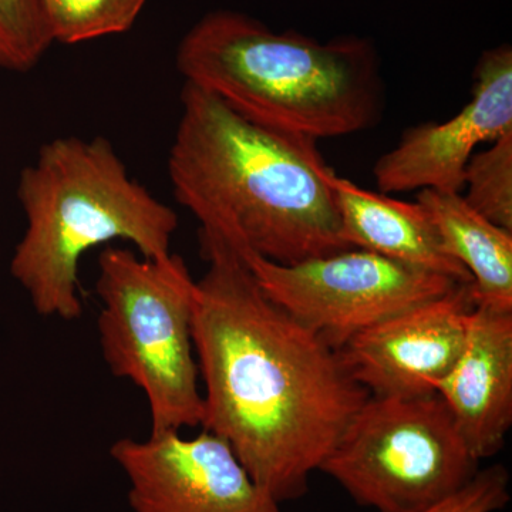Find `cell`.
<instances>
[{
	"instance_id": "obj_8",
	"label": "cell",
	"mask_w": 512,
	"mask_h": 512,
	"mask_svg": "<svg viewBox=\"0 0 512 512\" xmlns=\"http://www.w3.org/2000/svg\"><path fill=\"white\" fill-rule=\"evenodd\" d=\"M110 456L126 474L134 512H282L224 439L202 429L120 439Z\"/></svg>"
},
{
	"instance_id": "obj_14",
	"label": "cell",
	"mask_w": 512,
	"mask_h": 512,
	"mask_svg": "<svg viewBox=\"0 0 512 512\" xmlns=\"http://www.w3.org/2000/svg\"><path fill=\"white\" fill-rule=\"evenodd\" d=\"M53 43L80 45L133 28L147 0H39Z\"/></svg>"
},
{
	"instance_id": "obj_12",
	"label": "cell",
	"mask_w": 512,
	"mask_h": 512,
	"mask_svg": "<svg viewBox=\"0 0 512 512\" xmlns=\"http://www.w3.org/2000/svg\"><path fill=\"white\" fill-rule=\"evenodd\" d=\"M332 188L342 238L350 248L471 284L470 274L448 254L439 229L419 202L365 190L338 174L332 177Z\"/></svg>"
},
{
	"instance_id": "obj_11",
	"label": "cell",
	"mask_w": 512,
	"mask_h": 512,
	"mask_svg": "<svg viewBox=\"0 0 512 512\" xmlns=\"http://www.w3.org/2000/svg\"><path fill=\"white\" fill-rule=\"evenodd\" d=\"M436 393L478 461L503 450L512 424V311L474 306L463 352Z\"/></svg>"
},
{
	"instance_id": "obj_3",
	"label": "cell",
	"mask_w": 512,
	"mask_h": 512,
	"mask_svg": "<svg viewBox=\"0 0 512 512\" xmlns=\"http://www.w3.org/2000/svg\"><path fill=\"white\" fill-rule=\"evenodd\" d=\"M178 72L245 119L323 140L369 130L383 116L375 45L359 36L319 42L275 32L235 10H215L183 37Z\"/></svg>"
},
{
	"instance_id": "obj_16",
	"label": "cell",
	"mask_w": 512,
	"mask_h": 512,
	"mask_svg": "<svg viewBox=\"0 0 512 512\" xmlns=\"http://www.w3.org/2000/svg\"><path fill=\"white\" fill-rule=\"evenodd\" d=\"M52 45L39 0H0V69L29 72Z\"/></svg>"
},
{
	"instance_id": "obj_4",
	"label": "cell",
	"mask_w": 512,
	"mask_h": 512,
	"mask_svg": "<svg viewBox=\"0 0 512 512\" xmlns=\"http://www.w3.org/2000/svg\"><path fill=\"white\" fill-rule=\"evenodd\" d=\"M18 198L26 229L10 274L45 318H80L79 264L92 249L121 239L146 258L171 254L177 214L131 177L107 138L47 141L20 171Z\"/></svg>"
},
{
	"instance_id": "obj_9",
	"label": "cell",
	"mask_w": 512,
	"mask_h": 512,
	"mask_svg": "<svg viewBox=\"0 0 512 512\" xmlns=\"http://www.w3.org/2000/svg\"><path fill=\"white\" fill-rule=\"evenodd\" d=\"M512 131V49L487 50L474 70L471 99L453 119L409 127L373 167L383 194L420 190L463 192L476 147Z\"/></svg>"
},
{
	"instance_id": "obj_7",
	"label": "cell",
	"mask_w": 512,
	"mask_h": 512,
	"mask_svg": "<svg viewBox=\"0 0 512 512\" xmlns=\"http://www.w3.org/2000/svg\"><path fill=\"white\" fill-rule=\"evenodd\" d=\"M237 252L272 302L338 350L362 330L463 285L363 249L293 265Z\"/></svg>"
},
{
	"instance_id": "obj_10",
	"label": "cell",
	"mask_w": 512,
	"mask_h": 512,
	"mask_svg": "<svg viewBox=\"0 0 512 512\" xmlns=\"http://www.w3.org/2000/svg\"><path fill=\"white\" fill-rule=\"evenodd\" d=\"M474 306L471 284L458 285L357 333L340 357L370 396L434 394L463 352Z\"/></svg>"
},
{
	"instance_id": "obj_6",
	"label": "cell",
	"mask_w": 512,
	"mask_h": 512,
	"mask_svg": "<svg viewBox=\"0 0 512 512\" xmlns=\"http://www.w3.org/2000/svg\"><path fill=\"white\" fill-rule=\"evenodd\" d=\"M478 464L434 393L367 397L319 471L363 507L426 512L470 483Z\"/></svg>"
},
{
	"instance_id": "obj_13",
	"label": "cell",
	"mask_w": 512,
	"mask_h": 512,
	"mask_svg": "<svg viewBox=\"0 0 512 512\" xmlns=\"http://www.w3.org/2000/svg\"><path fill=\"white\" fill-rule=\"evenodd\" d=\"M448 254L471 276L476 306L512 311V232L474 211L460 192L420 190Z\"/></svg>"
},
{
	"instance_id": "obj_17",
	"label": "cell",
	"mask_w": 512,
	"mask_h": 512,
	"mask_svg": "<svg viewBox=\"0 0 512 512\" xmlns=\"http://www.w3.org/2000/svg\"><path fill=\"white\" fill-rule=\"evenodd\" d=\"M510 501V474L501 464L478 470L456 494L426 512H495Z\"/></svg>"
},
{
	"instance_id": "obj_2",
	"label": "cell",
	"mask_w": 512,
	"mask_h": 512,
	"mask_svg": "<svg viewBox=\"0 0 512 512\" xmlns=\"http://www.w3.org/2000/svg\"><path fill=\"white\" fill-rule=\"evenodd\" d=\"M318 140L245 119L184 83L168 154L174 197L235 251L281 265L350 249Z\"/></svg>"
},
{
	"instance_id": "obj_1",
	"label": "cell",
	"mask_w": 512,
	"mask_h": 512,
	"mask_svg": "<svg viewBox=\"0 0 512 512\" xmlns=\"http://www.w3.org/2000/svg\"><path fill=\"white\" fill-rule=\"evenodd\" d=\"M192 338L204 392L201 427L234 450L278 503L308 491L370 396L338 349L279 308L238 252L200 231Z\"/></svg>"
},
{
	"instance_id": "obj_5",
	"label": "cell",
	"mask_w": 512,
	"mask_h": 512,
	"mask_svg": "<svg viewBox=\"0 0 512 512\" xmlns=\"http://www.w3.org/2000/svg\"><path fill=\"white\" fill-rule=\"evenodd\" d=\"M100 348L114 376L143 390L151 433L201 426L195 357L197 282L181 256L146 258L107 245L99 255Z\"/></svg>"
},
{
	"instance_id": "obj_15",
	"label": "cell",
	"mask_w": 512,
	"mask_h": 512,
	"mask_svg": "<svg viewBox=\"0 0 512 512\" xmlns=\"http://www.w3.org/2000/svg\"><path fill=\"white\" fill-rule=\"evenodd\" d=\"M461 195L478 214L512 232V131L471 156Z\"/></svg>"
}]
</instances>
